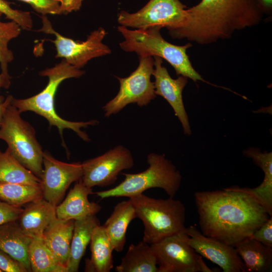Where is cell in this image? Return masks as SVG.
Returning <instances> with one entry per match:
<instances>
[{
  "label": "cell",
  "instance_id": "obj_1",
  "mask_svg": "<svg viewBox=\"0 0 272 272\" xmlns=\"http://www.w3.org/2000/svg\"><path fill=\"white\" fill-rule=\"evenodd\" d=\"M194 199L201 233L234 247L270 217L253 196L230 187L197 191Z\"/></svg>",
  "mask_w": 272,
  "mask_h": 272
},
{
  "label": "cell",
  "instance_id": "obj_2",
  "mask_svg": "<svg viewBox=\"0 0 272 272\" xmlns=\"http://www.w3.org/2000/svg\"><path fill=\"white\" fill-rule=\"evenodd\" d=\"M186 12L185 25L169 34L200 45L230 39L235 32L259 24L263 15L256 0H201Z\"/></svg>",
  "mask_w": 272,
  "mask_h": 272
},
{
  "label": "cell",
  "instance_id": "obj_3",
  "mask_svg": "<svg viewBox=\"0 0 272 272\" xmlns=\"http://www.w3.org/2000/svg\"><path fill=\"white\" fill-rule=\"evenodd\" d=\"M84 74V71L71 65L64 59H61L54 66L40 72V76L47 77L48 79V83L43 90L27 98H13L11 104L21 113L26 111L35 112L44 117L48 121L50 126H56L62 139L64 146L63 131L64 129L73 130L83 141L89 142L90 139L88 135L81 128L97 125L99 121L94 119L79 122L65 120L56 113L54 104L55 94L61 83L68 79L80 78Z\"/></svg>",
  "mask_w": 272,
  "mask_h": 272
},
{
  "label": "cell",
  "instance_id": "obj_4",
  "mask_svg": "<svg viewBox=\"0 0 272 272\" xmlns=\"http://www.w3.org/2000/svg\"><path fill=\"white\" fill-rule=\"evenodd\" d=\"M160 26L129 30L118 26L117 31L124 40L119 43L120 47L126 52H133L139 56H158L166 60L174 68L177 76H183L194 82H206L193 67L186 53L192 46L190 43L176 45L167 41L161 34Z\"/></svg>",
  "mask_w": 272,
  "mask_h": 272
},
{
  "label": "cell",
  "instance_id": "obj_5",
  "mask_svg": "<svg viewBox=\"0 0 272 272\" xmlns=\"http://www.w3.org/2000/svg\"><path fill=\"white\" fill-rule=\"evenodd\" d=\"M136 218L144 227L143 240L151 244L184 231L186 209L183 203L172 197L156 199L143 193L129 197Z\"/></svg>",
  "mask_w": 272,
  "mask_h": 272
},
{
  "label": "cell",
  "instance_id": "obj_6",
  "mask_svg": "<svg viewBox=\"0 0 272 272\" xmlns=\"http://www.w3.org/2000/svg\"><path fill=\"white\" fill-rule=\"evenodd\" d=\"M147 162L149 167L145 171L137 173H122L124 179L116 186L94 193L101 198H129L150 188H160L169 197H173L180 187L182 176L179 171L164 154L150 153Z\"/></svg>",
  "mask_w": 272,
  "mask_h": 272
},
{
  "label": "cell",
  "instance_id": "obj_7",
  "mask_svg": "<svg viewBox=\"0 0 272 272\" xmlns=\"http://www.w3.org/2000/svg\"><path fill=\"white\" fill-rule=\"evenodd\" d=\"M0 140L4 141L14 157L40 178L43 171V153L32 125L10 104L0 126Z\"/></svg>",
  "mask_w": 272,
  "mask_h": 272
},
{
  "label": "cell",
  "instance_id": "obj_8",
  "mask_svg": "<svg viewBox=\"0 0 272 272\" xmlns=\"http://www.w3.org/2000/svg\"><path fill=\"white\" fill-rule=\"evenodd\" d=\"M154 68V59L152 56H139L137 68L128 77L120 78V87L117 95L103 107L105 117L120 112L129 104H137L142 107L148 105L157 95L154 82L151 80Z\"/></svg>",
  "mask_w": 272,
  "mask_h": 272
},
{
  "label": "cell",
  "instance_id": "obj_9",
  "mask_svg": "<svg viewBox=\"0 0 272 272\" xmlns=\"http://www.w3.org/2000/svg\"><path fill=\"white\" fill-rule=\"evenodd\" d=\"M187 236L185 230L150 244L156 258L158 272L213 271L188 244Z\"/></svg>",
  "mask_w": 272,
  "mask_h": 272
},
{
  "label": "cell",
  "instance_id": "obj_10",
  "mask_svg": "<svg viewBox=\"0 0 272 272\" xmlns=\"http://www.w3.org/2000/svg\"><path fill=\"white\" fill-rule=\"evenodd\" d=\"M186 9L179 0H150L135 13L121 11L117 22L121 26L136 29L156 26L165 27L169 32L185 25Z\"/></svg>",
  "mask_w": 272,
  "mask_h": 272
},
{
  "label": "cell",
  "instance_id": "obj_11",
  "mask_svg": "<svg viewBox=\"0 0 272 272\" xmlns=\"http://www.w3.org/2000/svg\"><path fill=\"white\" fill-rule=\"evenodd\" d=\"M42 26L38 31L55 36L54 43L56 58L64 59L71 65L81 69L93 58L111 53V50L102 41L107 33L102 27L94 30L84 41H77L65 37L55 31L45 16L41 17Z\"/></svg>",
  "mask_w": 272,
  "mask_h": 272
},
{
  "label": "cell",
  "instance_id": "obj_12",
  "mask_svg": "<svg viewBox=\"0 0 272 272\" xmlns=\"http://www.w3.org/2000/svg\"><path fill=\"white\" fill-rule=\"evenodd\" d=\"M134 165L131 152L119 145L103 154L82 163L81 180L87 187H104L113 184L124 170L131 169Z\"/></svg>",
  "mask_w": 272,
  "mask_h": 272
},
{
  "label": "cell",
  "instance_id": "obj_13",
  "mask_svg": "<svg viewBox=\"0 0 272 272\" xmlns=\"http://www.w3.org/2000/svg\"><path fill=\"white\" fill-rule=\"evenodd\" d=\"M43 171L40 177L43 198L56 207L70 185L82 178L80 162L68 163L59 161L47 151L43 153Z\"/></svg>",
  "mask_w": 272,
  "mask_h": 272
},
{
  "label": "cell",
  "instance_id": "obj_14",
  "mask_svg": "<svg viewBox=\"0 0 272 272\" xmlns=\"http://www.w3.org/2000/svg\"><path fill=\"white\" fill-rule=\"evenodd\" d=\"M188 244L200 256L220 266L223 272H245L235 247L203 235L193 225L186 228Z\"/></svg>",
  "mask_w": 272,
  "mask_h": 272
},
{
  "label": "cell",
  "instance_id": "obj_15",
  "mask_svg": "<svg viewBox=\"0 0 272 272\" xmlns=\"http://www.w3.org/2000/svg\"><path fill=\"white\" fill-rule=\"evenodd\" d=\"M153 58L154 68L152 75L155 78V94L166 100L179 120L184 133L190 135V126L182 99V91L188 82V78L183 76H178L176 79L172 78L166 67L162 65L163 59L158 56Z\"/></svg>",
  "mask_w": 272,
  "mask_h": 272
},
{
  "label": "cell",
  "instance_id": "obj_16",
  "mask_svg": "<svg viewBox=\"0 0 272 272\" xmlns=\"http://www.w3.org/2000/svg\"><path fill=\"white\" fill-rule=\"evenodd\" d=\"M93 193L92 188L86 186L81 179L77 181L65 199L56 207L57 218L65 221H76L96 215L101 207L89 200V195Z\"/></svg>",
  "mask_w": 272,
  "mask_h": 272
},
{
  "label": "cell",
  "instance_id": "obj_17",
  "mask_svg": "<svg viewBox=\"0 0 272 272\" xmlns=\"http://www.w3.org/2000/svg\"><path fill=\"white\" fill-rule=\"evenodd\" d=\"M243 153L262 169L264 177L262 183L256 187H237L236 189L253 196L269 216H272V153L261 152L258 148H250L244 150Z\"/></svg>",
  "mask_w": 272,
  "mask_h": 272
},
{
  "label": "cell",
  "instance_id": "obj_18",
  "mask_svg": "<svg viewBox=\"0 0 272 272\" xmlns=\"http://www.w3.org/2000/svg\"><path fill=\"white\" fill-rule=\"evenodd\" d=\"M56 218V207L43 198L25 206L17 222L26 234L34 238L42 236Z\"/></svg>",
  "mask_w": 272,
  "mask_h": 272
},
{
  "label": "cell",
  "instance_id": "obj_19",
  "mask_svg": "<svg viewBox=\"0 0 272 272\" xmlns=\"http://www.w3.org/2000/svg\"><path fill=\"white\" fill-rule=\"evenodd\" d=\"M33 237L26 234L17 221L0 226V249L31 271L28 250Z\"/></svg>",
  "mask_w": 272,
  "mask_h": 272
},
{
  "label": "cell",
  "instance_id": "obj_20",
  "mask_svg": "<svg viewBox=\"0 0 272 272\" xmlns=\"http://www.w3.org/2000/svg\"><path fill=\"white\" fill-rule=\"evenodd\" d=\"M74 227V220L65 221L56 218L47 227L42 235L46 246L66 268Z\"/></svg>",
  "mask_w": 272,
  "mask_h": 272
},
{
  "label": "cell",
  "instance_id": "obj_21",
  "mask_svg": "<svg viewBox=\"0 0 272 272\" xmlns=\"http://www.w3.org/2000/svg\"><path fill=\"white\" fill-rule=\"evenodd\" d=\"M136 218L134 208L129 199L118 203L103 226L113 250H123L126 243V232L131 221Z\"/></svg>",
  "mask_w": 272,
  "mask_h": 272
},
{
  "label": "cell",
  "instance_id": "obj_22",
  "mask_svg": "<svg viewBox=\"0 0 272 272\" xmlns=\"http://www.w3.org/2000/svg\"><path fill=\"white\" fill-rule=\"evenodd\" d=\"M235 248L244 264L245 272L271 271L272 248L250 237Z\"/></svg>",
  "mask_w": 272,
  "mask_h": 272
},
{
  "label": "cell",
  "instance_id": "obj_23",
  "mask_svg": "<svg viewBox=\"0 0 272 272\" xmlns=\"http://www.w3.org/2000/svg\"><path fill=\"white\" fill-rule=\"evenodd\" d=\"M90 243L91 256L86 262L87 271L109 272L113 267L114 250L103 225L95 227Z\"/></svg>",
  "mask_w": 272,
  "mask_h": 272
},
{
  "label": "cell",
  "instance_id": "obj_24",
  "mask_svg": "<svg viewBox=\"0 0 272 272\" xmlns=\"http://www.w3.org/2000/svg\"><path fill=\"white\" fill-rule=\"evenodd\" d=\"M96 215L74 221V227L71 243L70 255L67 263L68 272H77L87 246L91 241L93 230L99 225Z\"/></svg>",
  "mask_w": 272,
  "mask_h": 272
},
{
  "label": "cell",
  "instance_id": "obj_25",
  "mask_svg": "<svg viewBox=\"0 0 272 272\" xmlns=\"http://www.w3.org/2000/svg\"><path fill=\"white\" fill-rule=\"evenodd\" d=\"M115 269L117 272H158L156 258L151 245L143 240L129 245Z\"/></svg>",
  "mask_w": 272,
  "mask_h": 272
},
{
  "label": "cell",
  "instance_id": "obj_26",
  "mask_svg": "<svg viewBox=\"0 0 272 272\" xmlns=\"http://www.w3.org/2000/svg\"><path fill=\"white\" fill-rule=\"evenodd\" d=\"M0 183L41 185V180L22 165L7 148L0 150Z\"/></svg>",
  "mask_w": 272,
  "mask_h": 272
},
{
  "label": "cell",
  "instance_id": "obj_27",
  "mask_svg": "<svg viewBox=\"0 0 272 272\" xmlns=\"http://www.w3.org/2000/svg\"><path fill=\"white\" fill-rule=\"evenodd\" d=\"M29 259L33 272H68L46 246L42 236L34 237L29 245Z\"/></svg>",
  "mask_w": 272,
  "mask_h": 272
},
{
  "label": "cell",
  "instance_id": "obj_28",
  "mask_svg": "<svg viewBox=\"0 0 272 272\" xmlns=\"http://www.w3.org/2000/svg\"><path fill=\"white\" fill-rule=\"evenodd\" d=\"M43 198L41 185L0 183V200L17 207Z\"/></svg>",
  "mask_w": 272,
  "mask_h": 272
},
{
  "label": "cell",
  "instance_id": "obj_29",
  "mask_svg": "<svg viewBox=\"0 0 272 272\" xmlns=\"http://www.w3.org/2000/svg\"><path fill=\"white\" fill-rule=\"evenodd\" d=\"M29 4L42 16L65 14L80 10L83 0H18Z\"/></svg>",
  "mask_w": 272,
  "mask_h": 272
},
{
  "label": "cell",
  "instance_id": "obj_30",
  "mask_svg": "<svg viewBox=\"0 0 272 272\" xmlns=\"http://www.w3.org/2000/svg\"><path fill=\"white\" fill-rule=\"evenodd\" d=\"M3 14L0 12V65L1 70H8V64L14 59L13 52L8 47L11 40L17 38L21 33V27L16 22H2Z\"/></svg>",
  "mask_w": 272,
  "mask_h": 272
},
{
  "label": "cell",
  "instance_id": "obj_31",
  "mask_svg": "<svg viewBox=\"0 0 272 272\" xmlns=\"http://www.w3.org/2000/svg\"><path fill=\"white\" fill-rule=\"evenodd\" d=\"M0 12L6 18L16 22L21 28L30 30L33 27V20L29 12L14 9L11 3L6 0H0Z\"/></svg>",
  "mask_w": 272,
  "mask_h": 272
},
{
  "label": "cell",
  "instance_id": "obj_32",
  "mask_svg": "<svg viewBox=\"0 0 272 272\" xmlns=\"http://www.w3.org/2000/svg\"><path fill=\"white\" fill-rule=\"evenodd\" d=\"M250 238L272 248V216L256 230Z\"/></svg>",
  "mask_w": 272,
  "mask_h": 272
},
{
  "label": "cell",
  "instance_id": "obj_33",
  "mask_svg": "<svg viewBox=\"0 0 272 272\" xmlns=\"http://www.w3.org/2000/svg\"><path fill=\"white\" fill-rule=\"evenodd\" d=\"M23 208L12 206L0 200V226L7 223L17 221Z\"/></svg>",
  "mask_w": 272,
  "mask_h": 272
},
{
  "label": "cell",
  "instance_id": "obj_34",
  "mask_svg": "<svg viewBox=\"0 0 272 272\" xmlns=\"http://www.w3.org/2000/svg\"><path fill=\"white\" fill-rule=\"evenodd\" d=\"M0 269L5 272H27L20 262L0 249Z\"/></svg>",
  "mask_w": 272,
  "mask_h": 272
},
{
  "label": "cell",
  "instance_id": "obj_35",
  "mask_svg": "<svg viewBox=\"0 0 272 272\" xmlns=\"http://www.w3.org/2000/svg\"><path fill=\"white\" fill-rule=\"evenodd\" d=\"M11 84V77L9 74L8 69L1 70L0 73V89H8ZM5 97L0 95V104L5 100Z\"/></svg>",
  "mask_w": 272,
  "mask_h": 272
},
{
  "label": "cell",
  "instance_id": "obj_36",
  "mask_svg": "<svg viewBox=\"0 0 272 272\" xmlns=\"http://www.w3.org/2000/svg\"><path fill=\"white\" fill-rule=\"evenodd\" d=\"M257 4L263 14H271L272 0H256Z\"/></svg>",
  "mask_w": 272,
  "mask_h": 272
},
{
  "label": "cell",
  "instance_id": "obj_37",
  "mask_svg": "<svg viewBox=\"0 0 272 272\" xmlns=\"http://www.w3.org/2000/svg\"><path fill=\"white\" fill-rule=\"evenodd\" d=\"M13 97L9 95L5 98V101L0 104V126L8 107L11 104Z\"/></svg>",
  "mask_w": 272,
  "mask_h": 272
},
{
  "label": "cell",
  "instance_id": "obj_38",
  "mask_svg": "<svg viewBox=\"0 0 272 272\" xmlns=\"http://www.w3.org/2000/svg\"><path fill=\"white\" fill-rule=\"evenodd\" d=\"M0 272H3V271L0 269Z\"/></svg>",
  "mask_w": 272,
  "mask_h": 272
}]
</instances>
